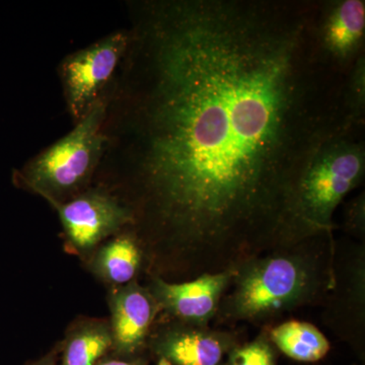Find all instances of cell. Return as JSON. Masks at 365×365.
Instances as JSON below:
<instances>
[{
    "label": "cell",
    "instance_id": "5bb4252c",
    "mask_svg": "<svg viewBox=\"0 0 365 365\" xmlns=\"http://www.w3.org/2000/svg\"><path fill=\"white\" fill-rule=\"evenodd\" d=\"M269 340L277 351L295 361L313 364L330 352L328 338L313 324L297 319L267 327Z\"/></svg>",
    "mask_w": 365,
    "mask_h": 365
},
{
    "label": "cell",
    "instance_id": "ba28073f",
    "mask_svg": "<svg viewBox=\"0 0 365 365\" xmlns=\"http://www.w3.org/2000/svg\"><path fill=\"white\" fill-rule=\"evenodd\" d=\"M244 340L237 331L158 316L148 352L155 365H225L228 354Z\"/></svg>",
    "mask_w": 365,
    "mask_h": 365
},
{
    "label": "cell",
    "instance_id": "9c48e42d",
    "mask_svg": "<svg viewBox=\"0 0 365 365\" xmlns=\"http://www.w3.org/2000/svg\"><path fill=\"white\" fill-rule=\"evenodd\" d=\"M234 275L232 268L172 282L150 274L146 275L148 282L144 285L157 302L160 316L192 325L207 326L215 319Z\"/></svg>",
    "mask_w": 365,
    "mask_h": 365
},
{
    "label": "cell",
    "instance_id": "52a82bcc",
    "mask_svg": "<svg viewBox=\"0 0 365 365\" xmlns=\"http://www.w3.org/2000/svg\"><path fill=\"white\" fill-rule=\"evenodd\" d=\"M323 302V319L336 337L360 359H365L364 242H337L334 254V284Z\"/></svg>",
    "mask_w": 365,
    "mask_h": 365
},
{
    "label": "cell",
    "instance_id": "7a4b0ae2",
    "mask_svg": "<svg viewBox=\"0 0 365 365\" xmlns=\"http://www.w3.org/2000/svg\"><path fill=\"white\" fill-rule=\"evenodd\" d=\"M335 244L333 235H322L242 262L213 321L264 324L321 304L334 284Z\"/></svg>",
    "mask_w": 365,
    "mask_h": 365
},
{
    "label": "cell",
    "instance_id": "d6986e66",
    "mask_svg": "<svg viewBox=\"0 0 365 365\" xmlns=\"http://www.w3.org/2000/svg\"><path fill=\"white\" fill-rule=\"evenodd\" d=\"M60 355V341L52 346L51 349L39 359L29 360L25 365H58Z\"/></svg>",
    "mask_w": 365,
    "mask_h": 365
},
{
    "label": "cell",
    "instance_id": "e0dca14e",
    "mask_svg": "<svg viewBox=\"0 0 365 365\" xmlns=\"http://www.w3.org/2000/svg\"><path fill=\"white\" fill-rule=\"evenodd\" d=\"M364 193L360 194L346 206L344 227L348 234L364 242L365 205Z\"/></svg>",
    "mask_w": 365,
    "mask_h": 365
},
{
    "label": "cell",
    "instance_id": "30bf717a",
    "mask_svg": "<svg viewBox=\"0 0 365 365\" xmlns=\"http://www.w3.org/2000/svg\"><path fill=\"white\" fill-rule=\"evenodd\" d=\"M112 353L124 357L146 354L151 330L160 311L145 285L133 281L107 294Z\"/></svg>",
    "mask_w": 365,
    "mask_h": 365
},
{
    "label": "cell",
    "instance_id": "277c9868",
    "mask_svg": "<svg viewBox=\"0 0 365 365\" xmlns=\"http://www.w3.org/2000/svg\"><path fill=\"white\" fill-rule=\"evenodd\" d=\"M107 106L106 93L66 135L14 169V186L41 197L53 209L90 188L107 144L104 132Z\"/></svg>",
    "mask_w": 365,
    "mask_h": 365
},
{
    "label": "cell",
    "instance_id": "4fadbf2b",
    "mask_svg": "<svg viewBox=\"0 0 365 365\" xmlns=\"http://www.w3.org/2000/svg\"><path fill=\"white\" fill-rule=\"evenodd\" d=\"M112 346L109 319L79 316L60 340L58 365H96L112 351Z\"/></svg>",
    "mask_w": 365,
    "mask_h": 365
},
{
    "label": "cell",
    "instance_id": "5b68a950",
    "mask_svg": "<svg viewBox=\"0 0 365 365\" xmlns=\"http://www.w3.org/2000/svg\"><path fill=\"white\" fill-rule=\"evenodd\" d=\"M55 210L63 230L64 249L83 262L102 242L135 222L129 206L98 182Z\"/></svg>",
    "mask_w": 365,
    "mask_h": 365
},
{
    "label": "cell",
    "instance_id": "ac0fdd59",
    "mask_svg": "<svg viewBox=\"0 0 365 365\" xmlns=\"http://www.w3.org/2000/svg\"><path fill=\"white\" fill-rule=\"evenodd\" d=\"M151 360L148 353L135 357H124L110 352L98 360L96 365H150Z\"/></svg>",
    "mask_w": 365,
    "mask_h": 365
},
{
    "label": "cell",
    "instance_id": "7c38bea8",
    "mask_svg": "<svg viewBox=\"0 0 365 365\" xmlns=\"http://www.w3.org/2000/svg\"><path fill=\"white\" fill-rule=\"evenodd\" d=\"M83 264L109 289L139 281L141 274L146 275L148 256L138 235L129 227L102 242Z\"/></svg>",
    "mask_w": 365,
    "mask_h": 365
},
{
    "label": "cell",
    "instance_id": "6da1fadb",
    "mask_svg": "<svg viewBox=\"0 0 365 365\" xmlns=\"http://www.w3.org/2000/svg\"><path fill=\"white\" fill-rule=\"evenodd\" d=\"M322 4H132L95 182L133 212L148 272L180 282L279 247L295 178L352 120L349 73L319 46Z\"/></svg>",
    "mask_w": 365,
    "mask_h": 365
},
{
    "label": "cell",
    "instance_id": "9a60e30c",
    "mask_svg": "<svg viewBox=\"0 0 365 365\" xmlns=\"http://www.w3.org/2000/svg\"><path fill=\"white\" fill-rule=\"evenodd\" d=\"M277 352L264 328L254 339L242 341L235 346L225 365H277Z\"/></svg>",
    "mask_w": 365,
    "mask_h": 365
},
{
    "label": "cell",
    "instance_id": "8fae6325",
    "mask_svg": "<svg viewBox=\"0 0 365 365\" xmlns=\"http://www.w3.org/2000/svg\"><path fill=\"white\" fill-rule=\"evenodd\" d=\"M364 0H323L319 14V46L328 59L349 73L364 54Z\"/></svg>",
    "mask_w": 365,
    "mask_h": 365
},
{
    "label": "cell",
    "instance_id": "8992f818",
    "mask_svg": "<svg viewBox=\"0 0 365 365\" xmlns=\"http://www.w3.org/2000/svg\"><path fill=\"white\" fill-rule=\"evenodd\" d=\"M128 45V30L117 31L62 60L60 81L67 112L74 123L104 97Z\"/></svg>",
    "mask_w": 365,
    "mask_h": 365
},
{
    "label": "cell",
    "instance_id": "3957f363",
    "mask_svg": "<svg viewBox=\"0 0 365 365\" xmlns=\"http://www.w3.org/2000/svg\"><path fill=\"white\" fill-rule=\"evenodd\" d=\"M364 123L350 122L324 139L304 162L288 196L280 247L333 235L334 213L364 179Z\"/></svg>",
    "mask_w": 365,
    "mask_h": 365
},
{
    "label": "cell",
    "instance_id": "2e32d148",
    "mask_svg": "<svg viewBox=\"0 0 365 365\" xmlns=\"http://www.w3.org/2000/svg\"><path fill=\"white\" fill-rule=\"evenodd\" d=\"M365 62L364 54L355 62L346 85V100L353 119L364 122L365 105Z\"/></svg>",
    "mask_w": 365,
    "mask_h": 365
}]
</instances>
